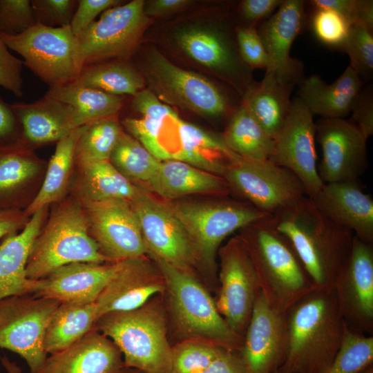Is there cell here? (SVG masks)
Returning <instances> with one entry per match:
<instances>
[{
  "mask_svg": "<svg viewBox=\"0 0 373 373\" xmlns=\"http://www.w3.org/2000/svg\"><path fill=\"white\" fill-rule=\"evenodd\" d=\"M316 139L321 147L318 171L322 182L357 180L365 172L367 140L351 121L322 117L316 123Z\"/></svg>",
  "mask_w": 373,
  "mask_h": 373,
  "instance_id": "19",
  "label": "cell"
},
{
  "mask_svg": "<svg viewBox=\"0 0 373 373\" xmlns=\"http://www.w3.org/2000/svg\"><path fill=\"white\" fill-rule=\"evenodd\" d=\"M45 95L65 103L73 108L75 128L116 115L123 106V98L120 96L73 83L49 87Z\"/></svg>",
  "mask_w": 373,
  "mask_h": 373,
  "instance_id": "31",
  "label": "cell"
},
{
  "mask_svg": "<svg viewBox=\"0 0 373 373\" xmlns=\"http://www.w3.org/2000/svg\"><path fill=\"white\" fill-rule=\"evenodd\" d=\"M147 185L153 193L168 200L199 193L224 195L229 190L223 177L178 160L161 161Z\"/></svg>",
  "mask_w": 373,
  "mask_h": 373,
  "instance_id": "30",
  "label": "cell"
},
{
  "mask_svg": "<svg viewBox=\"0 0 373 373\" xmlns=\"http://www.w3.org/2000/svg\"><path fill=\"white\" fill-rule=\"evenodd\" d=\"M193 2L189 0H151L145 2L144 13L147 17H162L180 11Z\"/></svg>",
  "mask_w": 373,
  "mask_h": 373,
  "instance_id": "53",
  "label": "cell"
},
{
  "mask_svg": "<svg viewBox=\"0 0 373 373\" xmlns=\"http://www.w3.org/2000/svg\"><path fill=\"white\" fill-rule=\"evenodd\" d=\"M1 363L8 373H21V369L15 362L11 361L7 356L0 358Z\"/></svg>",
  "mask_w": 373,
  "mask_h": 373,
  "instance_id": "57",
  "label": "cell"
},
{
  "mask_svg": "<svg viewBox=\"0 0 373 373\" xmlns=\"http://www.w3.org/2000/svg\"><path fill=\"white\" fill-rule=\"evenodd\" d=\"M312 200L334 222L373 244V199L358 180L325 183Z\"/></svg>",
  "mask_w": 373,
  "mask_h": 373,
  "instance_id": "23",
  "label": "cell"
},
{
  "mask_svg": "<svg viewBox=\"0 0 373 373\" xmlns=\"http://www.w3.org/2000/svg\"><path fill=\"white\" fill-rule=\"evenodd\" d=\"M97 319L95 303H60L46 332V354L61 351L75 343L94 328Z\"/></svg>",
  "mask_w": 373,
  "mask_h": 373,
  "instance_id": "32",
  "label": "cell"
},
{
  "mask_svg": "<svg viewBox=\"0 0 373 373\" xmlns=\"http://www.w3.org/2000/svg\"><path fill=\"white\" fill-rule=\"evenodd\" d=\"M23 61L12 55L0 32V86L17 97L23 94L21 77Z\"/></svg>",
  "mask_w": 373,
  "mask_h": 373,
  "instance_id": "47",
  "label": "cell"
},
{
  "mask_svg": "<svg viewBox=\"0 0 373 373\" xmlns=\"http://www.w3.org/2000/svg\"><path fill=\"white\" fill-rule=\"evenodd\" d=\"M85 127L86 125L71 130L57 142L44 182L35 198L27 207L25 216H32L46 208L62 195L75 160L77 145Z\"/></svg>",
  "mask_w": 373,
  "mask_h": 373,
  "instance_id": "34",
  "label": "cell"
},
{
  "mask_svg": "<svg viewBox=\"0 0 373 373\" xmlns=\"http://www.w3.org/2000/svg\"><path fill=\"white\" fill-rule=\"evenodd\" d=\"M342 48L350 57V66L359 76L370 77L372 75V32L360 24H352Z\"/></svg>",
  "mask_w": 373,
  "mask_h": 373,
  "instance_id": "42",
  "label": "cell"
},
{
  "mask_svg": "<svg viewBox=\"0 0 373 373\" xmlns=\"http://www.w3.org/2000/svg\"><path fill=\"white\" fill-rule=\"evenodd\" d=\"M273 373H278V370L275 371V372H273Z\"/></svg>",
  "mask_w": 373,
  "mask_h": 373,
  "instance_id": "60",
  "label": "cell"
},
{
  "mask_svg": "<svg viewBox=\"0 0 373 373\" xmlns=\"http://www.w3.org/2000/svg\"><path fill=\"white\" fill-rule=\"evenodd\" d=\"M218 254L220 287L216 306L229 327L243 336L260 292L258 276L240 236L230 239Z\"/></svg>",
  "mask_w": 373,
  "mask_h": 373,
  "instance_id": "13",
  "label": "cell"
},
{
  "mask_svg": "<svg viewBox=\"0 0 373 373\" xmlns=\"http://www.w3.org/2000/svg\"><path fill=\"white\" fill-rule=\"evenodd\" d=\"M118 373H144L143 372L134 369L124 367L120 372Z\"/></svg>",
  "mask_w": 373,
  "mask_h": 373,
  "instance_id": "58",
  "label": "cell"
},
{
  "mask_svg": "<svg viewBox=\"0 0 373 373\" xmlns=\"http://www.w3.org/2000/svg\"><path fill=\"white\" fill-rule=\"evenodd\" d=\"M118 0H78L70 28L75 36L95 21V19L105 10L120 5Z\"/></svg>",
  "mask_w": 373,
  "mask_h": 373,
  "instance_id": "48",
  "label": "cell"
},
{
  "mask_svg": "<svg viewBox=\"0 0 373 373\" xmlns=\"http://www.w3.org/2000/svg\"><path fill=\"white\" fill-rule=\"evenodd\" d=\"M236 41L242 61L251 70H267L270 65L263 43L254 26H241L236 28Z\"/></svg>",
  "mask_w": 373,
  "mask_h": 373,
  "instance_id": "45",
  "label": "cell"
},
{
  "mask_svg": "<svg viewBox=\"0 0 373 373\" xmlns=\"http://www.w3.org/2000/svg\"><path fill=\"white\" fill-rule=\"evenodd\" d=\"M200 373H247L238 355L223 349L219 355Z\"/></svg>",
  "mask_w": 373,
  "mask_h": 373,
  "instance_id": "52",
  "label": "cell"
},
{
  "mask_svg": "<svg viewBox=\"0 0 373 373\" xmlns=\"http://www.w3.org/2000/svg\"><path fill=\"white\" fill-rule=\"evenodd\" d=\"M11 106L19 122L21 137L29 144L58 142L76 128L73 108L46 95L30 103L15 102Z\"/></svg>",
  "mask_w": 373,
  "mask_h": 373,
  "instance_id": "28",
  "label": "cell"
},
{
  "mask_svg": "<svg viewBox=\"0 0 373 373\" xmlns=\"http://www.w3.org/2000/svg\"><path fill=\"white\" fill-rule=\"evenodd\" d=\"M123 131L116 115L86 124L79 139L75 155L109 160Z\"/></svg>",
  "mask_w": 373,
  "mask_h": 373,
  "instance_id": "40",
  "label": "cell"
},
{
  "mask_svg": "<svg viewBox=\"0 0 373 373\" xmlns=\"http://www.w3.org/2000/svg\"><path fill=\"white\" fill-rule=\"evenodd\" d=\"M90 232L102 252L112 262L144 257L148 249L129 201L83 198Z\"/></svg>",
  "mask_w": 373,
  "mask_h": 373,
  "instance_id": "15",
  "label": "cell"
},
{
  "mask_svg": "<svg viewBox=\"0 0 373 373\" xmlns=\"http://www.w3.org/2000/svg\"><path fill=\"white\" fill-rule=\"evenodd\" d=\"M60 303L35 295L0 300V347L21 356L30 373H39L47 357V327Z\"/></svg>",
  "mask_w": 373,
  "mask_h": 373,
  "instance_id": "9",
  "label": "cell"
},
{
  "mask_svg": "<svg viewBox=\"0 0 373 373\" xmlns=\"http://www.w3.org/2000/svg\"><path fill=\"white\" fill-rule=\"evenodd\" d=\"M110 262L90 234L83 206L67 202L51 214L35 239L26 272L29 279L36 280L70 263Z\"/></svg>",
  "mask_w": 373,
  "mask_h": 373,
  "instance_id": "4",
  "label": "cell"
},
{
  "mask_svg": "<svg viewBox=\"0 0 373 373\" xmlns=\"http://www.w3.org/2000/svg\"><path fill=\"white\" fill-rule=\"evenodd\" d=\"M82 174L83 198L93 200L121 199L131 202L140 188L119 172L109 160L75 155Z\"/></svg>",
  "mask_w": 373,
  "mask_h": 373,
  "instance_id": "33",
  "label": "cell"
},
{
  "mask_svg": "<svg viewBox=\"0 0 373 373\" xmlns=\"http://www.w3.org/2000/svg\"><path fill=\"white\" fill-rule=\"evenodd\" d=\"M270 220L291 244L316 289L332 290L350 256L354 233L331 220L307 196L271 215Z\"/></svg>",
  "mask_w": 373,
  "mask_h": 373,
  "instance_id": "1",
  "label": "cell"
},
{
  "mask_svg": "<svg viewBox=\"0 0 373 373\" xmlns=\"http://www.w3.org/2000/svg\"><path fill=\"white\" fill-rule=\"evenodd\" d=\"M312 28L314 36L323 44L343 47L351 24L338 12L328 9H314Z\"/></svg>",
  "mask_w": 373,
  "mask_h": 373,
  "instance_id": "43",
  "label": "cell"
},
{
  "mask_svg": "<svg viewBox=\"0 0 373 373\" xmlns=\"http://www.w3.org/2000/svg\"><path fill=\"white\" fill-rule=\"evenodd\" d=\"M37 23L50 28L70 25L78 0H31Z\"/></svg>",
  "mask_w": 373,
  "mask_h": 373,
  "instance_id": "46",
  "label": "cell"
},
{
  "mask_svg": "<svg viewBox=\"0 0 373 373\" xmlns=\"http://www.w3.org/2000/svg\"><path fill=\"white\" fill-rule=\"evenodd\" d=\"M373 363V336L346 325L341 347L332 363L318 373H360Z\"/></svg>",
  "mask_w": 373,
  "mask_h": 373,
  "instance_id": "39",
  "label": "cell"
},
{
  "mask_svg": "<svg viewBox=\"0 0 373 373\" xmlns=\"http://www.w3.org/2000/svg\"><path fill=\"white\" fill-rule=\"evenodd\" d=\"M121 261L73 262L61 266L45 278L37 280L32 295L54 299L60 303H95L119 268Z\"/></svg>",
  "mask_w": 373,
  "mask_h": 373,
  "instance_id": "22",
  "label": "cell"
},
{
  "mask_svg": "<svg viewBox=\"0 0 373 373\" xmlns=\"http://www.w3.org/2000/svg\"><path fill=\"white\" fill-rule=\"evenodd\" d=\"M333 291L341 316L352 331L373 333V244L354 236L350 256Z\"/></svg>",
  "mask_w": 373,
  "mask_h": 373,
  "instance_id": "17",
  "label": "cell"
},
{
  "mask_svg": "<svg viewBox=\"0 0 373 373\" xmlns=\"http://www.w3.org/2000/svg\"><path fill=\"white\" fill-rule=\"evenodd\" d=\"M270 217L242 229V239L254 266L260 291L268 304L285 314L316 289L289 241Z\"/></svg>",
  "mask_w": 373,
  "mask_h": 373,
  "instance_id": "3",
  "label": "cell"
},
{
  "mask_svg": "<svg viewBox=\"0 0 373 373\" xmlns=\"http://www.w3.org/2000/svg\"><path fill=\"white\" fill-rule=\"evenodd\" d=\"M144 6V1L133 0L111 8L78 34L82 66L131 55L149 25Z\"/></svg>",
  "mask_w": 373,
  "mask_h": 373,
  "instance_id": "12",
  "label": "cell"
},
{
  "mask_svg": "<svg viewBox=\"0 0 373 373\" xmlns=\"http://www.w3.org/2000/svg\"><path fill=\"white\" fill-rule=\"evenodd\" d=\"M314 116L298 97L291 100L290 111L274 139V152L269 159L296 175L312 200L324 184L318 171Z\"/></svg>",
  "mask_w": 373,
  "mask_h": 373,
  "instance_id": "14",
  "label": "cell"
},
{
  "mask_svg": "<svg viewBox=\"0 0 373 373\" xmlns=\"http://www.w3.org/2000/svg\"><path fill=\"white\" fill-rule=\"evenodd\" d=\"M124 367L118 347L93 328L68 347L47 356L39 373H118Z\"/></svg>",
  "mask_w": 373,
  "mask_h": 373,
  "instance_id": "24",
  "label": "cell"
},
{
  "mask_svg": "<svg viewBox=\"0 0 373 373\" xmlns=\"http://www.w3.org/2000/svg\"><path fill=\"white\" fill-rule=\"evenodd\" d=\"M301 80L273 70L265 71L262 81L256 83L242 97V102L274 140L290 111L291 91Z\"/></svg>",
  "mask_w": 373,
  "mask_h": 373,
  "instance_id": "27",
  "label": "cell"
},
{
  "mask_svg": "<svg viewBox=\"0 0 373 373\" xmlns=\"http://www.w3.org/2000/svg\"><path fill=\"white\" fill-rule=\"evenodd\" d=\"M223 178L229 189L269 215L307 196L296 175L269 160H251L239 157L227 163Z\"/></svg>",
  "mask_w": 373,
  "mask_h": 373,
  "instance_id": "11",
  "label": "cell"
},
{
  "mask_svg": "<svg viewBox=\"0 0 373 373\" xmlns=\"http://www.w3.org/2000/svg\"><path fill=\"white\" fill-rule=\"evenodd\" d=\"M39 164L24 149L0 151V209H8L13 195L39 171Z\"/></svg>",
  "mask_w": 373,
  "mask_h": 373,
  "instance_id": "38",
  "label": "cell"
},
{
  "mask_svg": "<svg viewBox=\"0 0 373 373\" xmlns=\"http://www.w3.org/2000/svg\"><path fill=\"white\" fill-rule=\"evenodd\" d=\"M360 373H373V364L368 366Z\"/></svg>",
  "mask_w": 373,
  "mask_h": 373,
  "instance_id": "59",
  "label": "cell"
},
{
  "mask_svg": "<svg viewBox=\"0 0 373 373\" xmlns=\"http://www.w3.org/2000/svg\"><path fill=\"white\" fill-rule=\"evenodd\" d=\"M73 83L117 96H133L145 85L142 75L124 59L85 66Z\"/></svg>",
  "mask_w": 373,
  "mask_h": 373,
  "instance_id": "36",
  "label": "cell"
},
{
  "mask_svg": "<svg viewBox=\"0 0 373 373\" xmlns=\"http://www.w3.org/2000/svg\"><path fill=\"white\" fill-rule=\"evenodd\" d=\"M94 329L110 338L126 367L144 373H171V349L164 316L153 304L100 316Z\"/></svg>",
  "mask_w": 373,
  "mask_h": 373,
  "instance_id": "5",
  "label": "cell"
},
{
  "mask_svg": "<svg viewBox=\"0 0 373 373\" xmlns=\"http://www.w3.org/2000/svg\"><path fill=\"white\" fill-rule=\"evenodd\" d=\"M148 73L154 93L168 104L212 119H221L231 112L229 97L221 87L175 65L156 50L149 55Z\"/></svg>",
  "mask_w": 373,
  "mask_h": 373,
  "instance_id": "10",
  "label": "cell"
},
{
  "mask_svg": "<svg viewBox=\"0 0 373 373\" xmlns=\"http://www.w3.org/2000/svg\"><path fill=\"white\" fill-rule=\"evenodd\" d=\"M186 230L198 260L215 275L216 258L223 240L237 230L271 215L247 202L227 200L168 204Z\"/></svg>",
  "mask_w": 373,
  "mask_h": 373,
  "instance_id": "7",
  "label": "cell"
},
{
  "mask_svg": "<svg viewBox=\"0 0 373 373\" xmlns=\"http://www.w3.org/2000/svg\"><path fill=\"white\" fill-rule=\"evenodd\" d=\"M283 0H244L240 5L242 18L249 26L269 18L281 5ZM255 27V26H254Z\"/></svg>",
  "mask_w": 373,
  "mask_h": 373,
  "instance_id": "51",
  "label": "cell"
},
{
  "mask_svg": "<svg viewBox=\"0 0 373 373\" xmlns=\"http://www.w3.org/2000/svg\"><path fill=\"white\" fill-rule=\"evenodd\" d=\"M177 46L194 61L235 86L242 97L256 82L241 59L237 46L222 27H189L175 35Z\"/></svg>",
  "mask_w": 373,
  "mask_h": 373,
  "instance_id": "18",
  "label": "cell"
},
{
  "mask_svg": "<svg viewBox=\"0 0 373 373\" xmlns=\"http://www.w3.org/2000/svg\"><path fill=\"white\" fill-rule=\"evenodd\" d=\"M223 349L212 343H180L171 349V373H200Z\"/></svg>",
  "mask_w": 373,
  "mask_h": 373,
  "instance_id": "41",
  "label": "cell"
},
{
  "mask_svg": "<svg viewBox=\"0 0 373 373\" xmlns=\"http://www.w3.org/2000/svg\"><path fill=\"white\" fill-rule=\"evenodd\" d=\"M286 355L278 373H318L337 354L346 324L333 289H315L285 314Z\"/></svg>",
  "mask_w": 373,
  "mask_h": 373,
  "instance_id": "2",
  "label": "cell"
},
{
  "mask_svg": "<svg viewBox=\"0 0 373 373\" xmlns=\"http://www.w3.org/2000/svg\"><path fill=\"white\" fill-rule=\"evenodd\" d=\"M238 355L247 373H273L286 355L285 314L274 310L260 291Z\"/></svg>",
  "mask_w": 373,
  "mask_h": 373,
  "instance_id": "20",
  "label": "cell"
},
{
  "mask_svg": "<svg viewBox=\"0 0 373 373\" xmlns=\"http://www.w3.org/2000/svg\"><path fill=\"white\" fill-rule=\"evenodd\" d=\"M352 119L366 140L373 134V97L370 88L361 90L352 108Z\"/></svg>",
  "mask_w": 373,
  "mask_h": 373,
  "instance_id": "50",
  "label": "cell"
},
{
  "mask_svg": "<svg viewBox=\"0 0 373 373\" xmlns=\"http://www.w3.org/2000/svg\"><path fill=\"white\" fill-rule=\"evenodd\" d=\"M166 289L158 267L144 257L121 261L115 274L95 301L98 318L108 313L137 309Z\"/></svg>",
  "mask_w": 373,
  "mask_h": 373,
  "instance_id": "21",
  "label": "cell"
},
{
  "mask_svg": "<svg viewBox=\"0 0 373 373\" xmlns=\"http://www.w3.org/2000/svg\"><path fill=\"white\" fill-rule=\"evenodd\" d=\"M222 137L233 153L245 159L267 160L274 152V140L262 128L242 102L229 117Z\"/></svg>",
  "mask_w": 373,
  "mask_h": 373,
  "instance_id": "35",
  "label": "cell"
},
{
  "mask_svg": "<svg viewBox=\"0 0 373 373\" xmlns=\"http://www.w3.org/2000/svg\"><path fill=\"white\" fill-rule=\"evenodd\" d=\"M130 203L137 217L148 254L154 260L186 269L198 260L186 230L168 204L142 189Z\"/></svg>",
  "mask_w": 373,
  "mask_h": 373,
  "instance_id": "16",
  "label": "cell"
},
{
  "mask_svg": "<svg viewBox=\"0 0 373 373\" xmlns=\"http://www.w3.org/2000/svg\"><path fill=\"white\" fill-rule=\"evenodd\" d=\"M26 223L23 215L17 209H0V238L15 233Z\"/></svg>",
  "mask_w": 373,
  "mask_h": 373,
  "instance_id": "55",
  "label": "cell"
},
{
  "mask_svg": "<svg viewBox=\"0 0 373 373\" xmlns=\"http://www.w3.org/2000/svg\"><path fill=\"white\" fill-rule=\"evenodd\" d=\"M298 85V97L314 115L343 118L350 113L352 104L361 90L363 82L349 65L332 84L312 75L303 78Z\"/></svg>",
  "mask_w": 373,
  "mask_h": 373,
  "instance_id": "29",
  "label": "cell"
},
{
  "mask_svg": "<svg viewBox=\"0 0 373 373\" xmlns=\"http://www.w3.org/2000/svg\"><path fill=\"white\" fill-rule=\"evenodd\" d=\"M357 0H312L314 9H328L345 17L352 25L354 23Z\"/></svg>",
  "mask_w": 373,
  "mask_h": 373,
  "instance_id": "54",
  "label": "cell"
},
{
  "mask_svg": "<svg viewBox=\"0 0 373 373\" xmlns=\"http://www.w3.org/2000/svg\"><path fill=\"white\" fill-rule=\"evenodd\" d=\"M354 23L360 24L373 32L372 0H357Z\"/></svg>",
  "mask_w": 373,
  "mask_h": 373,
  "instance_id": "56",
  "label": "cell"
},
{
  "mask_svg": "<svg viewBox=\"0 0 373 373\" xmlns=\"http://www.w3.org/2000/svg\"><path fill=\"white\" fill-rule=\"evenodd\" d=\"M21 127L11 106L0 95V151L18 148Z\"/></svg>",
  "mask_w": 373,
  "mask_h": 373,
  "instance_id": "49",
  "label": "cell"
},
{
  "mask_svg": "<svg viewBox=\"0 0 373 373\" xmlns=\"http://www.w3.org/2000/svg\"><path fill=\"white\" fill-rule=\"evenodd\" d=\"M46 208L31 216L22 231L8 236L0 245V300L12 296L32 295L37 280L26 276L33 243L41 231Z\"/></svg>",
  "mask_w": 373,
  "mask_h": 373,
  "instance_id": "26",
  "label": "cell"
},
{
  "mask_svg": "<svg viewBox=\"0 0 373 373\" xmlns=\"http://www.w3.org/2000/svg\"><path fill=\"white\" fill-rule=\"evenodd\" d=\"M109 161L130 181L146 184L155 176L161 163L140 142L124 131L114 147Z\"/></svg>",
  "mask_w": 373,
  "mask_h": 373,
  "instance_id": "37",
  "label": "cell"
},
{
  "mask_svg": "<svg viewBox=\"0 0 373 373\" xmlns=\"http://www.w3.org/2000/svg\"><path fill=\"white\" fill-rule=\"evenodd\" d=\"M168 290L177 325L186 334L204 338L230 351H239L243 336L236 333L220 314L216 301L187 269L155 260Z\"/></svg>",
  "mask_w": 373,
  "mask_h": 373,
  "instance_id": "6",
  "label": "cell"
},
{
  "mask_svg": "<svg viewBox=\"0 0 373 373\" xmlns=\"http://www.w3.org/2000/svg\"><path fill=\"white\" fill-rule=\"evenodd\" d=\"M305 5L302 0H283L276 12L260 25L258 32L270 61L265 71L303 75V64L291 57L289 52L306 19Z\"/></svg>",
  "mask_w": 373,
  "mask_h": 373,
  "instance_id": "25",
  "label": "cell"
},
{
  "mask_svg": "<svg viewBox=\"0 0 373 373\" xmlns=\"http://www.w3.org/2000/svg\"><path fill=\"white\" fill-rule=\"evenodd\" d=\"M7 47L19 54L26 65L49 87L73 83L83 66L77 37L70 26L50 28L37 23L23 32L1 33Z\"/></svg>",
  "mask_w": 373,
  "mask_h": 373,
  "instance_id": "8",
  "label": "cell"
},
{
  "mask_svg": "<svg viewBox=\"0 0 373 373\" xmlns=\"http://www.w3.org/2000/svg\"><path fill=\"white\" fill-rule=\"evenodd\" d=\"M37 24L30 0H0V32L19 35Z\"/></svg>",
  "mask_w": 373,
  "mask_h": 373,
  "instance_id": "44",
  "label": "cell"
}]
</instances>
